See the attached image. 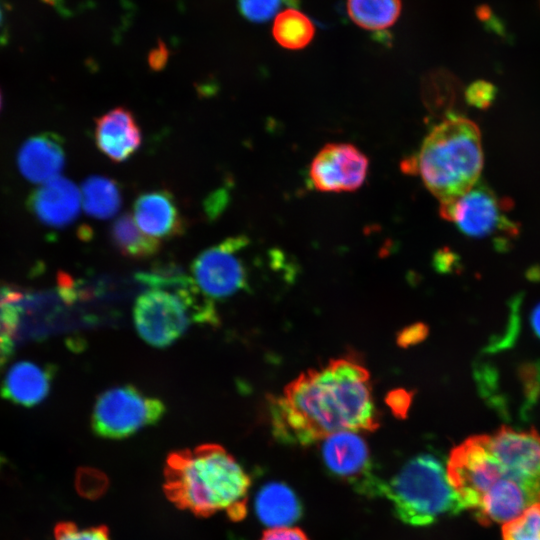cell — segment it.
Instances as JSON below:
<instances>
[{"mask_svg": "<svg viewBox=\"0 0 540 540\" xmlns=\"http://www.w3.org/2000/svg\"><path fill=\"white\" fill-rule=\"evenodd\" d=\"M448 479L483 525L504 524L540 503V435L502 427L454 447Z\"/></svg>", "mask_w": 540, "mask_h": 540, "instance_id": "1", "label": "cell"}, {"mask_svg": "<svg viewBox=\"0 0 540 540\" xmlns=\"http://www.w3.org/2000/svg\"><path fill=\"white\" fill-rule=\"evenodd\" d=\"M274 436L310 445L340 431H373L379 418L367 369L353 357L301 373L282 394L269 398Z\"/></svg>", "mask_w": 540, "mask_h": 540, "instance_id": "2", "label": "cell"}, {"mask_svg": "<svg viewBox=\"0 0 540 540\" xmlns=\"http://www.w3.org/2000/svg\"><path fill=\"white\" fill-rule=\"evenodd\" d=\"M249 487V476L220 445L204 444L167 457L164 492L175 506L196 515L224 512L233 521L242 520Z\"/></svg>", "mask_w": 540, "mask_h": 540, "instance_id": "3", "label": "cell"}, {"mask_svg": "<svg viewBox=\"0 0 540 540\" xmlns=\"http://www.w3.org/2000/svg\"><path fill=\"white\" fill-rule=\"evenodd\" d=\"M147 289L133 306V321L140 338L155 348L180 339L192 324H217L212 302L186 275L175 269H158L140 275Z\"/></svg>", "mask_w": 540, "mask_h": 540, "instance_id": "4", "label": "cell"}, {"mask_svg": "<svg viewBox=\"0 0 540 540\" xmlns=\"http://www.w3.org/2000/svg\"><path fill=\"white\" fill-rule=\"evenodd\" d=\"M407 166H413L441 205L458 199L477 183L482 170L478 127L464 117L446 118L430 131L413 164Z\"/></svg>", "mask_w": 540, "mask_h": 540, "instance_id": "5", "label": "cell"}, {"mask_svg": "<svg viewBox=\"0 0 540 540\" xmlns=\"http://www.w3.org/2000/svg\"><path fill=\"white\" fill-rule=\"evenodd\" d=\"M382 494L392 503L396 516L414 526L429 525L464 510L448 479L446 465L431 454L409 460L384 484Z\"/></svg>", "mask_w": 540, "mask_h": 540, "instance_id": "6", "label": "cell"}, {"mask_svg": "<svg viewBox=\"0 0 540 540\" xmlns=\"http://www.w3.org/2000/svg\"><path fill=\"white\" fill-rule=\"evenodd\" d=\"M166 412L165 404L137 387L125 384L102 392L91 416L93 432L102 438L124 439L156 424Z\"/></svg>", "mask_w": 540, "mask_h": 540, "instance_id": "7", "label": "cell"}, {"mask_svg": "<svg viewBox=\"0 0 540 540\" xmlns=\"http://www.w3.org/2000/svg\"><path fill=\"white\" fill-rule=\"evenodd\" d=\"M247 244L244 236L229 237L196 256L191 263V280L203 297L213 303L247 288V268L240 255Z\"/></svg>", "mask_w": 540, "mask_h": 540, "instance_id": "8", "label": "cell"}, {"mask_svg": "<svg viewBox=\"0 0 540 540\" xmlns=\"http://www.w3.org/2000/svg\"><path fill=\"white\" fill-rule=\"evenodd\" d=\"M502 203L484 184L476 183L458 199L440 206V214L470 237L483 238L496 233L516 234L517 227L505 217Z\"/></svg>", "mask_w": 540, "mask_h": 540, "instance_id": "9", "label": "cell"}, {"mask_svg": "<svg viewBox=\"0 0 540 540\" xmlns=\"http://www.w3.org/2000/svg\"><path fill=\"white\" fill-rule=\"evenodd\" d=\"M321 454L334 476L352 484L358 492L382 494L385 482L372 474L368 446L354 431H340L323 439Z\"/></svg>", "mask_w": 540, "mask_h": 540, "instance_id": "10", "label": "cell"}, {"mask_svg": "<svg viewBox=\"0 0 540 540\" xmlns=\"http://www.w3.org/2000/svg\"><path fill=\"white\" fill-rule=\"evenodd\" d=\"M368 167L367 156L356 146L329 143L313 158L309 177L321 192H352L363 185Z\"/></svg>", "mask_w": 540, "mask_h": 540, "instance_id": "11", "label": "cell"}, {"mask_svg": "<svg viewBox=\"0 0 540 540\" xmlns=\"http://www.w3.org/2000/svg\"><path fill=\"white\" fill-rule=\"evenodd\" d=\"M81 191L69 179L58 176L39 185L28 198V208L44 225L63 228L78 216Z\"/></svg>", "mask_w": 540, "mask_h": 540, "instance_id": "12", "label": "cell"}, {"mask_svg": "<svg viewBox=\"0 0 540 540\" xmlns=\"http://www.w3.org/2000/svg\"><path fill=\"white\" fill-rule=\"evenodd\" d=\"M134 220L150 237L172 239L183 234L185 220L171 192L157 189L138 196L133 207Z\"/></svg>", "mask_w": 540, "mask_h": 540, "instance_id": "13", "label": "cell"}, {"mask_svg": "<svg viewBox=\"0 0 540 540\" xmlns=\"http://www.w3.org/2000/svg\"><path fill=\"white\" fill-rule=\"evenodd\" d=\"M94 139L102 154L113 162L121 163L139 149L142 135L132 112L116 107L96 120Z\"/></svg>", "mask_w": 540, "mask_h": 540, "instance_id": "14", "label": "cell"}, {"mask_svg": "<svg viewBox=\"0 0 540 540\" xmlns=\"http://www.w3.org/2000/svg\"><path fill=\"white\" fill-rule=\"evenodd\" d=\"M17 163L21 174L35 184L58 176L65 165L63 140L55 133H41L29 138L20 148Z\"/></svg>", "mask_w": 540, "mask_h": 540, "instance_id": "15", "label": "cell"}, {"mask_svg": "<svg viewBox=\"0 0 540 540\" xmlns=\"http://www.w3.org/2000/svg\"><path fill=\"white\" fill-rule=\"evenodd\" d=\"M54 374L53 366L19 361L7 371L0 386V394L13 404L35 406L48 396Z\"/></svg>", "mask_w": 540, "mask_h": 540, "instance_id": "16", "label": "cell"}, {"mask_svg": "<svg viewBox=\"0 0 540 540\" xmlns=\"http://www.w3.org/2000/svg\"><path fill=\"white\" fill-rule=\"evenodd\" d=\"M260 521L269 528L288 527L301 516V504L285 484L269 483L261 488L255 500Z\"/></svg>", "mask_w": 540, "mask_h": 540, "instance_id": "17", "label": "cell"}, {"mask_svg": "<svg viewBox=\"0 0 540 540\" xmlns=\"http://www.w3.org/2000/svg\"><path fill=\"white\" fill-rule=\"evenodd\" d=\"M109 235L116 250L129 259H147L160 249L161 242L145 234L130 214L119 216L112 223Z\"/></svg>", "mask_w": 540, "mask_h": 540, "instance_id": "18", "label": "cell"}, {"mask_svg": "<svg viewBox=\"0 0 540 540\" xmlns=\"http://www.w3.org/2000/svg\"><path fill=\"white\" fill-rule=\"evenodd\" d=\"M81 199L85 212L96 219L114 216L122 202L116 181L100 175L90 176L83 182Z\"/></svg>", "mask_w": 540, "mask_h": 540, "instance_id": "19", "label": "cell"}, {"mask_svg": "<svg viewBox=\"0 0 540 540\" xmlns=\"http://www.w3.org/2000/svg\"><path fill=\"white\" fill-rule=\"evenodd\" d=\"M402 9L401 0H347L351 20L359 27L381 32L390 28Z\"/></svg>", "mask_w": 540, "mask_h": 540, "instance_id": "20", "label": "cell"}, {"mask_svg": "<svg viewBox=\"0 0 540 540\" xmlns=\"http://www.w3.org/2000/svg\"><path fill=\"white\" fill-rule=\"evenodd\" d=\"M272 34L280 46L289 50H299L312 41L315 26L308 16L291 7L275 17Z\"/></svg>", "mask_w": 540, "mask_h": 540, "instance_id": "21", "label": "cell"}, {"mask_svg": "<svg viewBox=\"0 0 540 540\" xmlns=\"http://www.w3.org/2000/svg\"><path fill=\"white\" fill-rule=\"evenodd\" d=\"M503 540H540V503L503 524Z\"/></svg>", "mask_w": 540, "mask_h": 540, "instance_id": "22", "label": "cell"}, {"mask_svg": "<svg viewBox=\"0 0 540 540\" xmlns=\"http://www.w3.org/2000/svg\"><path fill=\"white\" fill-rule=\"evenodd\" d=\"M283 3L284 0H238V9L245 19L263 23L270 20Z\"/></svg>", "mask_w": 540, "mask_h": 540, "instance_id": "23", "label": "cell"}, {"mask_svg": "<svg viewBox=\"0 0 540 540\" xmlns=\"http://www.w3.org/2000/svg\"><path fill=\"white\" fill-rule=\"evenodd\" d=\"M55 540H110L105 526L80 528L74 523H59L54 529Z\"/></svg>", "mask_w": 540, "mask_h": 540, "instance_id": "24", "label": "cell"}, {"mask_svg": "<svg viewBox=\"0 0 540 540\" xmlns=\"http://www.w3.org/2000/svg\"><path fill=\"white\" fill-rule=\"evenodd\" d=\"M495 94L494 85L485 81H477L468 87L466 100L475 107L486 108L494 100Z\"/></svg>", "mask_w": 540, "mask_h": 540, "instance_id": "25", "label": "cell"}, {"mask_svg": "<svg viewBox=\"0 0 540 540\" xmlns=\"http://www.w3.org/2000/svg\"><path fill=\"white\" fill-rule=\"evenodd\" d=\"M411 394L404 389L393 390L386 401L392 412L398 417H405L411 404Z\"/></svg>", "mask_w": 540, "mask_h": 540, "instance_id": "26", "label": "cell"}, {"mask_svg": "<svg viewBox=\"0 0 540 540\" xmlns=\"http://www.w3.org/2000/svg\"><path fill=\"white\" fill-rule=\"evenodd\" d=\"M260 540H309V538L301 529L288 526L269 528Z\"/></svg>", "mask_w": 540, "mask_h": 540, "instance_id": "27", "label": "cell"}, {"mask_svg": "<svg viewBox=\"0 0 540 540\" xmlns=\"http://www.w3.org/2000/svg\"><path fill=\"white\" fill-rule=\"evenodd\" d=\"M427 335V327L423 324H413L406 327L397 337V343L407 347L423 340Z\"/></svg>", "mask_w": 540, "mask_h": 540, "instance_id": "28", "label": "cell"}, {"mask_svg": "<svg viewBox=\"0 0 540 540\" xmlns=\"http://www.w3.org/2000/svg\"><path fill=\"white\" fill-rule=\"evenodd\" d=\"M168 52L166 45L160 42L149 54L150 66L155 70L163 68L168 59Z\"/></svg>", "mask_w": 540, "mask_h": 540, "instance_id": "29", "label": "cell"}, {"mask_svg": "<svg viewBox=\"0 0 540 540\" xmlns=\"http://www.w3.org/2000/svg\"><path fill=\"white\" fill-rule=\"evenodd\" d=\"M9 39V28L3 4L0 2V48L3 47Z\"/></svg>", "mask_w": 540, "mask_h": 540, "instance_id": "30", "label": "cell"}, {"mask_svg": "<svg viewBox=\"0 0 540 540\" xmlns=\"http://www.w3.org/2000/svg\"><path fill=\"white\" fill-rule=\"evenodd\" d=\"M531 325L535 334L540 338V303L532 310Z\"/></svg>", "mask_w": 540, "mask_h": 540, "instance_id": "31", "label": "cell"}, {"mask_svg": "<svg viewBox=\"0 0 540 540\" xmlns=\"http://www.w3.org/2000/svg\"><path fill=\"white\" fill-rule=\"evenodd\" d=\"M0 106H1V94H0Z\"/></svg>", "mask_w": 540, "mask_h": 540, "instance_id": "32", "label": "cell"}]
</instances>
